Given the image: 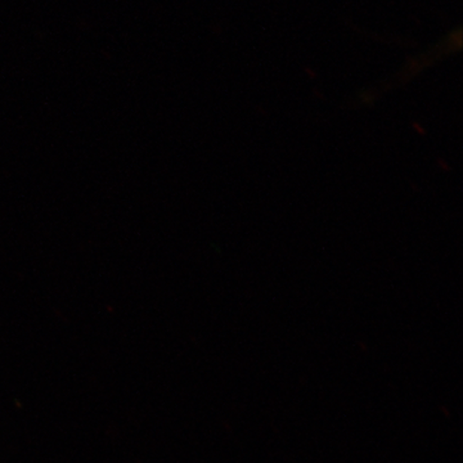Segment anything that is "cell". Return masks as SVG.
I'll list each match as a JSON object with an SVG mask.
<instances>
[]
</instances>
